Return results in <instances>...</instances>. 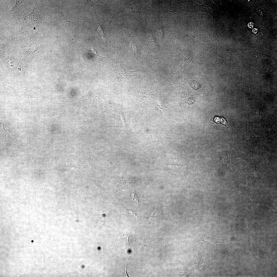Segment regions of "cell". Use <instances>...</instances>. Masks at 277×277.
I'll list each match as a JSON object with an SVG mask.
<instances>
[{"mask_svg": "<svg viewBox=\"0 0 277 277\" xmlns=\"http://www.w3.org/2000/svg\"><path fill=\"white\" fill-rule=\"evenodd\" d=\"M129 235H127L124 238V243L125 244V247L126 249L129 248L130 247L129 245L128 241V238Z\"/></svg>", "mask_w": 277, "mask_h": 277, "instance_id": "cell-21", "label": "cell"}, {"mask_svg": "<svg viewBox=\"0 0 277 277\" xmlns=\"http://www.w3.org/2000/svg\"><path fill=\"white\" fill-rule=\"evenodd\" d=\"M125 13L123 15L115 17V18L120 23L126 17L130 15L141 12V10L138 6L135 3L133 2L128 5L126 9Z\"/></svg>", "mask_w": 277, "mask_h": 277, "instance_id": "cell-6", "label": "cell"}, {"mask_svg": "<svg viewBox=\"0 0 277 277\" xmlns=\"http://www.w3.org/2000/svg\"><path fill=\"white\" fill-rule=\"evenodd\" d=\"M258 107H255L253 109V110H252V114H253L254 115L255 114L256 115V114H258L259 115H260V109L259 108H259H258ZM254 115H253V116H254Z\"/></svg>", "mask_w": 277, "mask_h": 277, "instance_id": "cell-20", "label": "cell"}, {"mask_svg": "<svg viewBox=\"0 0 277 277\" xmlns=\"http://www.w3.org/2000/svg\"><path fill=\"white\" fill-rule=\"evenodd\" d=\"M156 103L157 106L159 108L161 109L164 112L166 111H167L166 104L165 102L161 101H159L157 100Z\"/></svg>", "mask_w": 277, "mask_h": 277, "instance_id": "cell-17", "label": "cell"}, {"mask_svg": "<svg viewBox=\"0 0 277 277\" xmlns=\"http://www.w3.org/2000/svg\"><path fill=\"white\" fill-rule=\"evenodd\" d=\"M147 40L150 48L156 54L162 58V54L153 33L149 29H147Z\"/></svg>", "mask_w": 277, "mask_h": 277, "instance_id": "cell-5", "label": "cell"}, {"mask_svg": "<svg viewBox=\"0 0 277 277\" xmlns=\"http://www.w3.org/2000/svg\"><path fill=\"white\" fill-rule=\"evenodd\" d=\"M117 67L116 74L113 80L109 83L114 85H123L130 78L140 74L139 70L131 71L125 69L118 60L116 61Z\"/></svg>", "mask_w": 277, "mask_h": 277, "instance_id": "cell-1", "label": "cell"}, {"mask_svg": "<svg viewBox=\"0 0 277 277\" xmlns=\"http://www.w3.org/2000/svg\"><path fill=\"white\" fill-rule=\"evenodd\" d=\"M6 134L5 135V138H6V137H5V136H6Z\"/></svg>", "mask_w": 277, "mask_h": 277, "instance_id": "cell-25", "label": "cell"}, {"mask_svg": "<svg viewBox=\"0 0 277 277\" xmlns=\"http://www.w3.org/2000/svg\"><path fill=\"white\" fill-rule=\"evenodd\" d=\"M183 43V39L180 36L177 34L173 35L172 43L174 50L177 54L180 47Z\"/></svg>", "mask_w": 277, "mask_h": 277, "instance_id": "cell-12", "label": "cell"}, {"mask_svg": "<svg viewBox=\"0 0 277 277\" xmlns=\"http://www.w3.org/2000/svg\"><path fill=\"white\" fill-rule=\"evenodd\" d=\"M235 240L234 237L227 239H220L216 237H211L204 234L200 236L197 242L202 241L214 248L215 245L218 243H229Z\"/></svg>", "mask_w": 277, "mask_h": 277, "instance_id": "cell-4", "label": "cell"}, {"mask_svg": "<svg viewBox=\"0 0 277 277\" xmlns=\"http://www.w3.org/2000/svg\"><path fill=\"white\" fill-rule=\"evenodd\" d=\"M4 125H3V129H4V131H5L6 132V131L5 130V127H4Z\"/></svg>", "mask_w": 277, "mask_h": 277, "instance_id": "cell-23", "label": "cell"}, {"mask_svg": "<svg viewBox=\"0 0 277 277\" xmlns=\"http://www.w3.org/2000/svg\"><path fill=\"white\" fill-rule=\"evenodd\" d=\"M160 163L165 166L171 171L179 172H181L183 170L186 164L185 163L183 164H163L161 162Z\"/></svg>", "mask_w": 277, "mask_h": 277, "instance_id": "cell-13", "label": "cell"}, {"mask_svg": "<svg viewBox=\"0 0 277 277\" xmlns=\"http://www.w3.org/2000/svg\"><path fill=\"white\" fill-rule=\"evenodd\" d=\"M231 150L224 151L219 153L220 156V164L225 167L227 166L230 162Z\"/></svg>", "mask_w": 277, "mask_h": 277, "instance_id": "cell-10", "label": "cell"}, {"mask_svg": "<svg viewBox=\"0 0 277 277\" xmlns=\"http://www.w3.org/2000/svg\"><path fill=\"white\" fill-rule=\"evenodd\" d=\"M27 1L16 0V3L14 6L6 13L8 16L14 15L18 13L21 10L22 7Z\"/></svg>", "mask_w": 277, "mask_h": 277, "instance_id": "cell-11", "label": "cell"}, {"mask_svg": "<svg viewBox=\"0 0 277 277\" xmlns=\"http://www.w3.org/2000/svg\"><path fill=\"white\" fill-rule=\"evenodd\" d=\"M14 24L16 25H32L39 26L47 24V22L40 17L38 10L35 7L31 13L17 19Z\"/></svg>", "mask_w": 277, "mask_h": 277, "instance_id": "cell-3", "label": "cell"}, {"mask_svg": "<svg viewBox=\"0 0 277 277\" xmlns=\"http://www.w3.org/2000/svg\"><path fill=\"white\" fill-rule=\"evenodd\" d=\"M193 55L192 54H190L184 58L183 63L181 66L180 69L177 72L176 74H181L186 68L188 65L193 60Z\"/></svg>", "mask_w": 277, "mask_h": 277, "instance_id": "cell-14", "label": "cell"}, {"mask_svg": "<svg viewBox=\"0 0 277 277\" xmlns=\"http://www.w3.org/2000/svg\"><path fill=\"white\" fill-rule=\"evenodd\" d=\"M156 208H155V209L153 211V212L151 213V215L149 219V221L150 222H152L154 221L155 219V211L156 210Z\"/></svg>", "mask_w": 277, "mask_h": 277, "instance_id": "cell-18", "label": "cell"}, {"mask_svg": "<svg viewBox=\"0 0 277 277\" xmlns=\"http://www.w3.org/2000/svg\"><path fill=\"white\" fill-rule=\"evenodd\" d=\"M177 12V11L174 9L168 8L163 12L162 14L164 16L168 17L175 15Z\"/></svg>", "mask_w": 277, "mask_h": 277, "instance_id": "cell-16", "label": "cell"}, {"mask_svg": "<svg viewBox=\"0 0 277 277\" xmlns=\"http://www.w3.org/2000/svg\"><path fill=\"white\" fill-rule=\"evenodd\" d=\"M130 48L132 50L133 54L135 55L138 61L140 58L139 55V53L136 46L135 44L133 42L131 41L130 43Z\"/></svg>", "mask_w": 277, "mask_h": 277, "instance_id": "cell-15", "label": "cell"}, {"mask_svg": "<svg viewBox=\"0 0 277 277\" xmlns=\"http://www.w3.org/2000/svg\"><path fill=\"white\" fill-rule=\"evenodd\" d=\"M81 32V31L78 33L75 34L67 33L71 42L79 47L82 46L84 41L83 36Z\"/></svg>", "mask_w": 277, "mask_h": 277, "instance_id": "cell-9", "label": "cell"}, {"mask_svg": "<svg viewBox=\"0 0 277 277\" xmlns=\"http://www.w3.org/2000/svg\"><path fill=\"white\" fill-rule=\"evenodd\" d=\"M6 130V131H8L9 132H12V133H13V132H12V131H8V130Z\"/></svg>", "mask_w": 277, "mask_h": 277, "instance_id": "cell-24", "label": "cell"}, {"mask_svg": "<svg viewBox=\"0 0 277 277\" xmlns=\"http://www.w3.org/2000/svg\"><path fill=\"white\" fill-rule=\"evenodd\" d=\"M98 3L102 4L101 1L99 0H89L87 1V4H89L92 5H95Z\"/></svg>", "mask_w": 277, "mask_h": 277, "instance_id": "cell-19", "label": "cell"}, {"mask_svg": "<svg viewBox=\"0 0 277 277\" xmlns=\"http://www.w3.org/2000/svg\"><path fill=\"white\" fill-rule=\"evenodd\" d=\"M142 86L140 89L139 96L135 99V105L137 108H139L146 102L150 103L152 97V88L154 83L153 81L149 78H144L142 80Z\"/></svg>", "mask_w": 277, "mask_h": 277, "instance_id": "cell-2", "label": "cell"}, {"mask_svg": "<svg viewBox=\"0 0 277 277\" xmlns=\"http://www.w3.org/2000/svg\"><path fill=\"white\" fill-rule=\"evenodd\" d=\"M86 54L88 59L95 62L112 58L110 57H103L100 55L91 43L89 44Z\"/></svg>", "mask_w": 277, "mask_h": 277, "instance_id": "cell-7", "label": "cell"}, {"mask_svg": "<svg viewBox=\"0 0 277 277\" xmlns=\"http://www.w3.org/2000/svg\"><path fill=\"white\" fill-rule=\"evenodd\" d=\"M158 32L159 34V37L160 38L162 39L164 34V30L163 28H160Z\"/></svg>", "mask_w": 277, "mask_h": 277, "instance_id": "cell-22", "label": "cell"}, {"mask_svg": "<svg viewBox=\"0 0 277 277\" xmlns=\"http://www.w3.org/2000/svg\"><path fill=\"white\" fill-rule=\"evenodd\" d=\"M94 20L95 27L100 36L102 44L104 46L108 45L110 43L109 37L96 19L95 18Z\"/></svg>", "mask_w": 277, "mask_h": 277, "instance_id": "cell-8", "label": "cell"}]
</instances>
